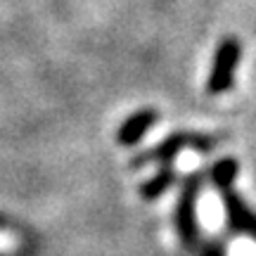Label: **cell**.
<instances>
[{
    "label": "cell",
    "mask_w": 256,
    "mask_h": 256,
    "mask_svg": "<svg viewBox=\"0 0 256 256\" xmlns=\"http://www.w3.org/2000/svg\"><path fill=\"white\" fill-rule=\"evenodd\" d=\"M220 200H223V209H226V220L228 226L240 235H249L256 240V214L249 211V206L242 202L238 192L232 190H220Z\"/></svg>",
    "instance_id": "4"
},
{
    "label": "cell",
    "mask_w": 256,
    "mask_h": 256,
    "mask_svg": "<svg viewBox=\"0 0 256 256\" xmlns=\"http://www.w3.org/2000/svg\"><path fill=\"white\" fill-rule=\"evenodd\" d=\"M176 166L174 164H162V168L156 171L152 178H147L145 183L140 185V194H142V200L152 202V200H159L166 190H171L176 183Z\"/></svg>",
    "instance_id": "6"
},
{
    "label": "cell",
    "mask_w": 256,
    "mask_h": 256,
    "mask_svg": "<svg viewBox=\"0 0 256 256\" xmlns=\"http://www.w3.org/2000/svg\"><path fill=\"white\" fill-rule=\"evenodd\" d=\"M240 60H242V43L235 36H226L216 48L214 64H211L209 78H206L209 95H223V92L232 90Z\"/></svg>",
    "instance_id": "3"
},
{
    "label": "cell",
    "mask_w": 256,
    "mask_h": 256,
    "mask_svg": "<svg viewBox=\"0 0 256 256\" xmlns=\"http://www.w3.org/2000/svg\"><path fill=\"white\" fill-rule=\"evenodd\" d=\"M206 174H190L183 180V188H180V194H178V202H176V230L183 240L188 249L197 244L200 240V220H197V200H200V190L202 183H204Z\"/></svg>",
    "instance_id": "2"
},
{
    "label": "cell",
    "mask_w": 256,
    "mask_h": 256,
    "mask_svg": "<svg viewBox=\"0 0 256 256\" xmlns=\"http://www.w3.org/2000/svg\"><path fill=\"white\" fill-rule=\"evenodd\" d=\"M238 176H240V162L235 156H223L206 171V178L211 180L214 188H218V192L230 190L235 185V180H238Z\"/></svg>",
    "instance_id": "7"
},
{
    "label": "cell",
    "mask_w": 256,
    "mask_h": 256,
    "mask_svg": "<svg viewBox=\"0 0 256 256\" xmlns=\"http://www.w3.org/2000/svg\"><path fill=\"white\" fill-rule=\"evenodd\" d=\"M202 256H226V252H223V247H220V244L211 242V244H206V247H204Z\"/></svg>",
    "instance_id": "8"
},
{
    "label": "cell",
    "mask_w": 256,
    "mask_h": 256,
    "mask_svg": "<svg viewBox=\"0 0 256 256\" xmlns=\"http://www.w3.org/2000/svg\"><path fill=\"white\" fill-rule=\"evenodd\" d=\"M220 142L218 136H209V133H188V130H178L164 138L159 145L152 150H147L145 154H140L133 159V166H145V164H174V159L185 147H194L200 152H211L214 147Z\"/></svg>",
    "instance_id": "1"
},
{
    "label": "cell",
    "mask_w": 256,
    "mask_h": 256,
    "mask_svg": "<svg viewBox=\"0 0 256 256\" xmlns=\"http://www.w3.org/2000/svg\"><path fill=\"white\" fill-rule=\"evenodd\" d=\"M156 121H159V112L156 110H140V112H136V114H130V116L121 124L119 133H116L119 145H124V147L138 145Z\"/></svg>",
    "instance_id": "5"
}]
</instances>
